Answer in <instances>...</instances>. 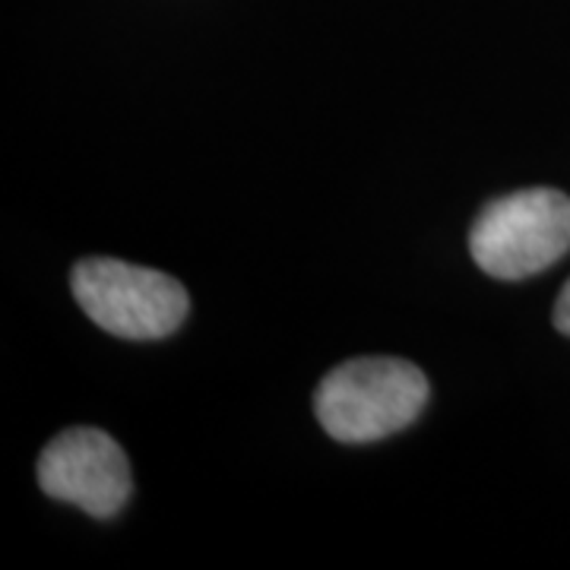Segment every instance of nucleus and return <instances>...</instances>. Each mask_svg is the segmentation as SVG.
<instances>
[{
    "mask_svg": "<svg viewBox=\"0 0 570 570\" xmlns=\"http://www.w3.org/2000/svg\"><path fill=\"white\" fill-rule=\"evenodd\" d=\"M428 403V377L403 358H352L314 393L317 422L333 441L371 444L403 431Z\"/></svg>",
    "mask_w": 570,
    "mask_h": 570,
    "instance_id": "f257e3e1",
    "label": "nucleus"
},
{
    "mask_svg": "<svg viewBox=\"0 0 570 570\" xmlns=\"http://www.w3.org/2000/svg\"><path fill=\"white\" fill-rule=\"evenodd\" d=\"M570 250V197L527 187L491 200L469 228V254L494 279H527Z\"/></svg>",
    "mask_w": 570,
    "mask_h": 570,
    "instance_id": "f03ea898",
    "label": "nucleus"
},
{
    "mask_svg": "<svg viewBox=\"0 0 570 570\" xmlns=\"http://www.w3.org/2000/svg\"><path fill=\"white\" fill-rule=\"evenodd\" d=\"M70 288L86 317L121 340L171 336L190 307L175 276L111 257L80 261L70 273Z\"/></svg>",
    "mask_w": 570,
    "mask_h": 570,
    "instance_id": "7ed1b4c3",
    "label": "nucleus"
},
{
    "mask_svg": "<svg viewBox=\"0 0 570 570\" xmlns=\"http://www.w3.org/2000/svg\"><path fill=\"white\" fill-rule=\"evenodd\" d=\"M36 475L48 498L77 504L96 520L121 513L134 489L127 453L99 428L61 431L41 450Z\"/></svg>",
    "mask_w": 570,
    "mask_h": 570,
    "instance_id": "20e7f679",
    "label": "nucleus"
},
{
    "mask_svg": "<svg viewBox=\"0 0 570 570\" xmlns=\"http://www.w3.org/2000/svg\"><path fill=\"white\" fill-rule=\"evenodd\" d=\"M554 326L570 336V283L561 288V295H558V302H554Z\"/></svg>",
    "mask_w": 570,
    "mask_h": 570,
    "instance_id": "39448f33",
    "label": "nucleus"
}]
</instances>
